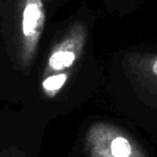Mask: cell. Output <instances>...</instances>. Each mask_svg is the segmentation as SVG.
<instances>
[{"instance_id":"5b68a950","label":"cell","mask_w":157,"mask_h":157,"mask_svg":"<svg viewBox=\"0 0 157 157\" xmlns=\"http://www.w3.org/2000/svg\"><path fill=\"white\" fill-rule=\"evenodd\" d=\"M66 80H67V75L66 74H57V75L48 76V78H45L42 85H43V88L46 92L53 93L63 87Z\"/></svg>"},{"instance_id":"8992f818","label":"cell","mask_w":157,"mask_h":157,"mask_svg":"<svg viewBox=\"0 0 157 157\" xmlns=\"http://www.w3.org/2000/svg\"><path fill=\"white\" fill-rule=\"evenodd\" d=\"M2 157H24V156L17 152H9V153H7V154L3 155Z\"/></svg>"},{"instance_id":"3957f363","label":"cell","mask_w":157,"mask_h":157,"mask_svg":"<svg viewBox=\"0 0 157 157\" xmlns=\"http://www.w3.org/2000/svg\"><path fill=\"white\" fill-rule=\"evenodd\" d=\"M42 21L41 7L36 1L28 2L24 11V20H23V31L24 35L29 39H33L37 33L39 26Z\"/></svg>"},{"instance_id":"7a4b0ae2","label":"cell","mask_w":157,"mask_h":157,"mask_svg":"<svg viewBox=\"0 0 157 157\" xmlns=\"http://www.w3.org/2000/svg\"><path fill=\"white\" fill-rule=\"evenodd\" d=\"M133 70L150 105L157 109V52L144 54L136 59Z\"/></svg>"},{"instance_id":"277c9868","label":"cell","mask_w":157,"mask_h":157,"mask_svg":"<svg viewBox=\"0 0 157 157\" xmlns=\"http://www.w3.org/2000/svg\"><path fill=\"white\" fill-rule=\"evenodd\" d=\"M75 60V53L71 50H59L52 54L48 65L53 70H63L72 65Z\"/></svg>"},{"instance_id":"6da1fadb","label":"cell","mask_w":157,"mask_h":157,"mask_svg":"<svg viewBox=\"0 0 157 157\" xmlns=\"http://www.w3.org/2000/svg\"><path fill=\"white\" fill-rule=\"evenodd\" d=\"M90 157H147L132 137L111 125L94 126L86 138Z\"/></svg>"}]
</instances>
